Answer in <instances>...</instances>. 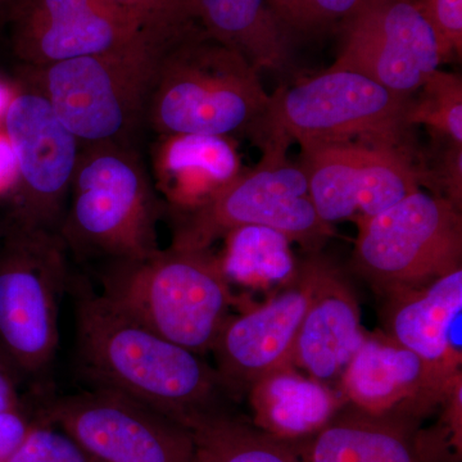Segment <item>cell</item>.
I'll use <instances>...</instances> for the list:
<instances>
[{"label": "cell", "mask_w": 462, "mask_h": 462, "mask_svg": "<svg viewBox=\"0 0 462 462\" xmlns=\"http://www.w3.org/2000/svg\"><path fill=\"white\" fill-rule=\"evenodd\" d=\"M254 169L243 170L224 189L185 211L167 212L172 220L171 247L205 251L233 231L258 226L289 242L314 249L334 236L310 199L309 182L288 149L264 147Z\"/></svg>", "instance_id": "7"}, {"label": "cell", "mask_w": 462, "mask_h": 462, "mask_svg": "<svg viewBox=\"0 0 462 462\" xmlns=\"http://www.w3.org/2000/svg\"><path fill=\"white\" fill-rule=\"evenodd\" d=\"M361 0H267L289 32H314L345 21Z\"/></svg>", "instance_id": "27"}, {"label": "cell", "mask_w": 462, "mask_h": 462, "mask_svg": "<svg viewBox=\"0 0 462 462\" xmlns=\"http://www.w3.org/2000/svg\"><path fill=\"white\" fill-rule=\"evenodd\" d=\"M413 97L411 124L427 127L433 138L462 144V79L437 69Z\"/></svg>", "instance_id": "25"}, {"label": "cell", "mask_w": 462, "mask_h": 462, "mask_svg": "<svg viewBox=\"0 0 462 462\" xmlns=\"http://www.w3.org/2000/svg\"><path fill=\"white\" fill-rule=\"evenodd\" d=\"M248 394L254 427L287 443L314 436L348 404L338 389L294 364L267 374Z\"/></svg>", "instance_id": "21"}, {"label": "cell", "mask_w": 462, "mask_h": 462, "mask_svg": "<svg viewBox=\"0 0 462 462\" xmlns=\"http://www.w3.org/2000/svg\"><path fill=\"white\" fill-rule=\"evenodd\" d=\"M152 169L154 187L165 197L166 212L200 205L243 171L231 138L197 134L158 135Z\"/></svg>", "instance_id": "19"}, {"label": "cell", "mask_w": 462, "mask_h": 462, "mask_svg": "<svg viewBox=\"0 0 462 462\" xmlns=\"http://www.w3.org/2000/svg\"><path fill=\"white\" fill-rule=\"evenodd\" d=\"M226 254L220 258L225 275L252 287L287 284L297 266L288 254L289 240L266 227L249 226L226 236Z\"/></svg>", "instance_id": "24"}, {"label": "cell", "mask_w": 462, "mask_h": 462, "mask_svg": "<svg viewBox=\"0 0 462 462\" xmlns=\"http://www.w3.org/2000/svg\"><path fill=\"white\" fill-rule=\"evenodd\" d=\"M413 97L394 93L366 76L328 69L284 85L270 96L252 142L260 149L331 143L415 147Z\"/></svg>", "instance_id": "5"}, {"label": "cell", "mask_w": 462, "mask_h": 462, "mask_svg": "<svg viewBox=\"0 0 462 462\" xmlns=\"http://www.w3.org/2000/svg\"><path fill=\"white\" fill-rule=\"evenodd\" d=\"M14 94V91L9 89L7 85L0 81V125H2L3 117H5V111H7L9 102H11Z\"/></svg>", "instance_id": "34"}, {"label": "cell", "mask_w": 462, "mask_h": 462, "mask_svg": "<svg viewBox=\"0 0 462 462\" xmlns=\"http://www.w3.org/2000/svg\"><path fill=\"white\" fill-rule=\"evenodd\" d=\"M193 462H206V461L203 460L202 457H199V456L197 455V452H196V457H194V461Z\"/></svg>", "instance_id": "36"}, {"label": "cell", "mask_w": 462, "mask_h": 462, "mask_svg": "<svg viewBox=\"0 0 462 462\" xmlns=\"http://www.w3.org/2000/svg\"><path fill=\"white\" fill-rule=\"evenodd\" d=\"M12 47L26 69L93 56L138 41V23L112 0H14Z\"/></svg>", "instance_id": "15"}, {"label": "cell", "mask_w": 462, "mask_h": 462, "mask_svg": "<svg viewBox=\"0 0 462 462\" xmlns=\"http://www.w3.org/2000/svg\"><path fill=\"white\" fill-rule=\"evenodd\" d=\"M75 354L91 388L133 398L187 424L221 410L227 396L200 355L134 321L84 284H76Z\"/></svg>", "instance_id": "1"}, {"label": "cell", "mask_w": 462, "mask_h": 462, "mask_svg": "<svg viewBox=\"0 0 462 462\" xmlns=\"http://www.w3.org/2000/svg\"><path fill=\"white\" fill-rule=\"evenodd\" d=\"M269 103L260 72L199 27L161 51L145 125L158 135L251 138Z\"/></svg>", "instance_id": "2"}, {"label": "cell", "mask_w": 462, "mask_h": 462, "mask_svg": "<svg viewBox=\"0 0 462 462\" xmlns=\"http://www.w3.org/2000/svg\"><path fill=\"white\" fill-rule=\"evenodd\" d=\"M366 334L351 285L336 267L319 257L314 294L294 346V366L324 384L338 387Z\"/></svg>", "instance_id": "18"}, {"label": "cell", "mask_w": 462, "mask_h": 462, "mask_svg": "<svg viewBox=\"0 0 462 462\" xmlns=\"http://www.w3.org/2000/svg\"><path fill=\"white\" fill-rule=\"evenodd\" d=\"M153 179L135 147L81 144L60 236L67 251L106 263L157 251L165 214Z\"/></svg>", "instance_id": "4"}, {"label": "cell", "mask_w": 462, "mask_h": 462, "mask_svg": "<svg viewBox=\"0 0 462 462\" xmlns=\"http://www.w3.org/2000/svg\"><path fill=\"white\" fill-rule=\"evenodd\" d=\"M436 35L443 62L462 53V0H413Z\"/></svg>", "instance_id": "29"}, {"label": "cell", "mask_w": 462, "mask_h": 462, "mask_svg": "<svg viewBox=\"0 0 462 462\" xmlns=\"http://www.w3.org/2000/svg\"><path fill=\"white\" fill-rule=\"evenodd\" d=\"M17 380L8 365L0 357V411L23 407L18 394Z\"/></svg>", "instance_id": "33"}, {"label": "cell", "mask_w": 462, "mask_h": 462, "mask_svg": "<svg viewBox=\"0 0 462 462\" xmlns=\"http://www.w3.org/2000/svg\"><path fill=\"white\" fill-rule=\"evenodd\" d=\"M300 165L316 212L330 226L373 217L428 185L416 147L367 143L300 145Z\"/></svg>", "instance_id": "11"}, {"label": "cell", "mask_w": 462, "mask_h": 462, "mask_svg": "<svg viewBox=\"0 0 462 462\" xmlns=\"http://www.w3.org/2000/svg\"><path fill=\"white\" fill-rule=\"evenodd\" d=\"M197 25L209 38L238 51L258 72L287 74L293 65L291 33L267 0H187Z\"/></svg>", "instance_id": "22"}, {"label": "cell", "mask_w": 462, "mask_h": 462, "mask_svg": "<svg viewBox=\"0 0 462 462\" xmlns=\"http://www.w3.org/2000/svg\"><path fill=\"white\" fill-rule=\"evenodd\" d=\"M5 462H99L65 431L38 420Z\"/></svg>", "instance_id": "28"}, {"label": "cell", "mask_w": 462, "mask_h": 462, "mask_svg": "<svg viewBox=\"0 0 462 462\" xmlns=\"http://www.w3.org/2000/svg\"><path fill=\"white\" fill-rule=\"evenodd\" d=\"M18 170L14 148L0 125V197L11 196L17 184Z\"/></svg>", "instance_id": "32"}, {"label": "cell", "mask_w": 462, "mask_h": 462, "mask_svg": "<svg viewBox=\"0 0 462 462\" xmlns=\"http://www.w3.org/2000/svg\"><path fill=\"white\" fill-rule=\"evenodd\" d=\"M387 334L439 375H462V267L387 296Z\"/></svg>", "instance_id": "17"}, {"label": "cell", "mask_w": 462, "mask_h": 462, "mask_svg": "<svg viewBox=\"0 0 462 462\" xmlns=\"http://www.w3.org/2000/svg\"><path fill=\"white\" fill-rule=\"evenodd\" d=\"M319 257L300 266L293 279L261 306L229 315L211 352L227 394L248 393L264 375L293 364L300 324L314 294Z\"/></svg>", "instance_id": "14"}, {"label": "cell", "mask_w": 462, "mask_h": 462, "mask_svg": "<svg viewBox=\"0 0 462 462\" xmlns=\"http://www.w3.org/2000/svg\"><path fill=\"white\" fill-rule=\"evenodd\" d=\"M388 334L367 333L338 384L346 403L370 415L418 421L439 407L455 384Z\"/></svg>", "instance_id": "16"}, {"label": "cell", "mask_w": 462, "mask_h": 462, "mask_svg": "<svg viewBox=\"0 0 462 462\" xmlns=\"http://www.w3.org/2000/svg\"><path fill=\"white\" fill-rule=\"evenodd\" d=\"M14 0H0V8L8 7Z\"/></svg>", "instance_id": "35"}, {"label": "cell", "mask_w": 462, "mask_h": 462, "mask_svg": "<svg viewBox=\"0 0 462 462\" xmlns=\"http://www.w3.org/2000/svg\"><path fill=\"white\" fill-rule=\"evenodd\" d=\"M138 23L142 32L158 45L170 44L199 29L187 0H112Z\"/></svg>", "instance_id": "26"}, {"label": "cell", "mask_w": 462, "mask_h": 462, "mask_svg": "<svg viewBox=\"0 0 462 462\" xmlns=\"http://www.w3.org/2000/svg\"><path fill=\"white\" fill-rule=\"evenodd\" d=\"M356 225L354 269L383 296L461 267V209L439 194L413 191Z\"/></svg>", "instance_id": "9"}, {"label": "cell", "mask_w": 462, "mask_h": 462, "mask_svg": "<svg viewBox=\"0 0 462 462\" xmlns=\"http://www.w3.org/2000/svg\"><path fill=\"white\" fill-rule=\"evenodd\" d=\"M36 422L27 418L23 407L0 411V462L7 460L23 445Z\"/></svg>", "instance_id": "31"}, {"label": "cell", "mask_w": 462, "mask_h": 462, "mask_svg": "<svg viewBox=\"0 0 462 462\" xmlns=\"http://www.w3.org/2000/svg\"><path fill=\"white\" fill-rule=\"evenodd\" d=\"M106 300L134 321L197 355L211 352L234 302L220 258L211 249L158 248L106 263Z\"/></svg>", "instance_id": "3"}, {"label": "cell", "mask_w": 462, "mask_h": 462, "mask_svg": "<svg viewBox=\"0 0 462 462\" xmlns=\"http://www.w3.org/2000/svg\"><path fill=\"white\" fill-rule=\"evenodd\" d=\"M442 141V152L437 160L436 171L430 175L431 185H437V193L461 209L462 207V144Z\"/></svg>", "instance_id": "30"}, {"label": "cell", "mask_w": 462, "mask_h": 462, "mask_svg": "<svg viewBox=\"0 0 462 462\" xmlns=\"http://www.w3.org/2000/svg\"><path fill=\"white\" fill-rule=\"evenodd\" d=\"M442 63L436 35L413 0H361L343 21L342 47L330 69L413 96Z\"/></svg>", "instance_id": "13"}, {"label": "cell", "mask_w": 462, "mask_h": 462, "mask_svg": "<svg viewBox=\"0 0 462 462\" xmlns=\"http://www.w3.org/2000/svg\"><path fill=\"white\" fill-rule=\"evenodd\" d=\"M16 156L7 226L58 234L65 216L81 143L35 85L14 91L2 121Z\"/></svg>", "instance_id": "10"}, {"label": "cell", "mask_w": 462, "mask_h": 462, "mask_svg": "<svg viewBox=\"0 0 462 462\" xmlns=\"http://www.w3.org/2000/svg\"><path fill=\"white\" fill-rule=\"evenodd\" d=\"M165 47L143 35L118 50L27 69V81L81 144L134 145L147 126L149 93Z\"/></svg>", "instance_id": "6"}, {"label": "cell", "mask_w": 462, "mask_h": 462, "mask_svg": "<svg viewBox=\"0 0 462 462\" xmlns=\"http://www.w3.org/2000/svg\"><path fill=\"white\" fill-rule=\"evenodd\" d=\"M416 421L346 406L314 436L297 443L302 462H424Z\"/></svg>", "instance_id": "20"}, {"label": "cell", "mask_w": 462, "mask_h": 462, "mask_svg": "<svg viewBox=\"0 0 462 462\" xmlns=\"http://www.w3.org/2000/svg\"><path fill=\"white\" fill-rule=\"evenodd\" d=\"M38 420L65 431L99 462H193L196 457L187 427L106 389L47 401Z\"/></svg>", "instance_id": "12"}, {"label": "cell", "mask_w": 462, "mask_h": 462, "mask_svg": "<svg viewBox=\"0 0 462 462\" xmlns=\"http://www.w3.org/2000/svg\"><path fill=\"white\" fill-rule=\"evenodd\" d=\"M58 234L5 225L0 245V357L17 379L42 375L60 345V303L69 282Z\"/></svg>", "instance_id": "8"}, {"label": "cell", "mask_w": 462, "mask_h": 462, "mask_svg": "<svg viewBox=\"0 0 462 462\" xmlns=\"http://www.w3.org/2000/svg\"><path fill=\"white\" fill-rule=\"evenodd\" d=\"M185 427L206 462H302L289 443L223 410L196 416Z\"/></svg>", "instance_id": "23"}]
</instances>
